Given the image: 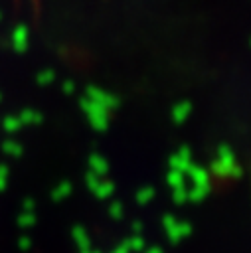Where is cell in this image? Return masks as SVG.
<instances>
[{
  "label": "cell",
  "mask_w": 251,
  "mask_h": 253,
  "mask_svg": "<svg viewBox=\"0 0 251 253\" xmlns=\"http://www.w3.org/2000/svg\"><path fill=\"white\" fill-rule=\"evenodd\" d=\"M209 174L217 178H239L241 176V166L235 160L233 150L227 144H219L215 150V158L209 164Z\"/></svg>",
  "instance_id": "1"
},
{
  "label": "cell",
  "mask_w": 251,
  "mask_h": 253,
  "mask_svg": "<svg viewBox=\"0 0 251 253\" xmlns=\"http://www.w3.org/2000/svg\"><path fill=\"white\" fill-rule=\"evenodd\" d=\"M162 225H164V231L168 233V237H170L172 243H178V241H182L184 237H188L192 233V225L188 221L176 219L172 215H166L162 219Z\"/></svg>",
  "instance_id": "2"
},
{
  "label": "cell",
  "mask_w": 251,
  "mask_h": 253,
  "mask_svg": "<svg viewBox=\"0 0 251 253\" xmlns=\"http://www.w3.org/2000/svg\"><path fill=\"white\" fill-rule=\"evenodd\" d=\"M81 105H83V109H85V115H87L89 123H91L95 128H105V126H107L109 111H107L105 107H101V105H97V103H93V101H89V99H85Z\"/></svg>",
  "instance_id": "3"
},
{
  "label": "cell",
  "mask_w": 251,
  "mask_h": 253,
  "mask_svg": "<svg viewBox=\"0 0 251 253\" xmlns=\"http://www.w3.org/2000/svg\"><path fill=\"white\" fill-rule=\"evenodd\" d=\"M170 170H178V172H184L186 174V170L192 166V152H190V148H186V146H182L178 152H174L172 156H170Z\"/></svg>",
  "instance_id": "4"
},
{
  "label": "cell",
  "mask_w": 251,
  "mask_h": 253,
  "mask_svg": "<svg viewBox=\"0 0 251 253\" xmlns=\"http://www.w3.org/2000/svg\"><path fill=\"white\" fill-rule=\"evenodd\" d=\"M186 176L190 178L192 186H211V174H209V170L204 168V166L192 164V166L186 170Z\"/></svg>",
  "instance_id": "5"
},
{
  "label": "cell",
  "mask_w": 251,
  "mask_h": 253,
  "mask_svg": "<svg viewBox=\"0 0 251 253\" xmlns=\"http://www.w3.org/2000/svg\"><path fill=\"white\" fill-rule=\"evenodd\" d=\"M190 113H192V105H190L188 101H180V103H176L174 109H172V121H174L176 125H182V123L188 121Z\"/></svg>",
  "instance_id": "6"
},
{
  "label": "cell",
  "mask_w": 251,
  "mask_h": 253,
  "mask_svg": "<svg viewBox=\"0 0 251 253\" xmlns=\"http://www.w3.org/2000/svg\"><path fill=\"white\" fill-rule=\"evenodd\" d=\"M211 186H190L188 188V202H202L209 194Z\"/></svg>",
  "instance_id": "7"
},
{
  "label": "cell",
  "mask_w": 251,
  "mask_h": 253,
  "mask_svg": "<svg viewBox=\"0 0 251 253\" xmlns=\"http://www.w3.org/2000/svg\"><path fill=\"white\" fill-rule=\"evenodd\" d=\"M89 172L105 178V174H107V162L101 156H91L89 158Z\"/></svg>",
  "instance_id": "8"
},
{
  "label": "cell",
  "mask_w": 251,
  "mask_h": 253,
  "mask_svg": "<svg viewBox=\"0 0 251 253\" xmlns=\"http://www.w3.org/2000/svg\"><path fill=\"white\" fill-rule=\"evenodd\" d=\"M12 45L16 47V49H26V45H28V32H26V28H16V32H14V36H12Z\"/></svg>",
  "instance_id": "9"
},
{
  "label": "cell",
  "mask_w": 251,
  "mask_h": 253,
  "mask_svg": "<svg viewBox=\"0 0 251 253\" xmlns=\"http://www.w3.org/2000/svg\"><path fill=\"white\" fill-rule=\"evenodd\" d=\"M166 182L168 186L174 190V188H180V186H186V174L184 172H178V170H170L166 174Z\"/></svg>",
  "instance_id": "10"
},
{
  "label": "cell",
  "mask_w": 251,
  "mask_h": 253,
  "mask_svg": "<svg viewBox=\"0 0 251 253\" xmlns=\"http://www.w3.org/2000/svg\"><path fill=\"white\" fill-rule=\"evenodd\" d=\"M73 237H75V243L79 245L81 251H87L89 249V237H87V231L83 227H75L73 229Z\"/></svg>",
  "instance_id": "11"
},
{
  "label": "cell",
  "mask_w": 251,
  "mask_h": 253,
  "mask_svg": "<svg viewBox=\"0 0 251 253\" xmlns=\"http://www.w3.org/2000/svg\"><path fill=\"white\" fill-rule=\"evenodd\" d=\"M125 247H126L128 253H140V251L144 249V239H142L140 235H134L132 239H128V241L125 243Z\"/></svg>",
  "instance_id": "12"
},
{
  "label": "cell",
  "mask_w": 251,
  "mask_h": 253,
  "mask_svg": "<svg viewBox=\"0 0 251 253\" xmlns=\"http://www.w3.org/2000/svg\"><path fill=\"white\" fill-rule=\"evenodd\" d=\"M93 192H95L99 198H107V196H111V194H113V184H111V182H107L105 178H101V182L97 184V188H95Z\"/></svg>",
  "instance_id": "13"
},
{
  "label": "cell",
  "mask_w": 251,
  "mask_h": 253,
  "mask_svg": "<svg viewBox=\"0 0 251 253\" xmlns=\"http://www.w3.org/2000/svg\"><path fill=\"white\" fill-rule=\"evenodd\" d=\"M172 198H174V202L176 204H184V202H188V188L186 186H180V188H174L172 190Z\"/></svg>",
  "instance_id": "14"
},
{
  "label": "cell",
  "mask_w": 251,
  "mask_h": 253,
  "mask_svg": "<svg viewBox=\"0 0 251 253\" xmlns=\"http://www.w3.org/2000/svg\"><path fill=\"white\" fill-rule=\"evenodd\" d=\"M152 198H154V190H152V188H142V190L136 194L138 204H148Z\"/></svg>",
  "instance_id": "15"
},
{
  "label": "cell",
  "mask_w": 251,
  "mask_h": 253,
  "mask_svg": "<svg viewBox=\"0 0 251 253\" xmlns=\"http://www.w3.org/2000/svg\"><path fill=\"white\" fill-rule=\"evenodd\" d=\"M71 192V184H67V182H63V184H59L57 188H55V192H53V198H57V200H61V198H65L67 194Z\"/></svg>",
  "instance_id": "16"
},
{
  "label": "cell",
  "mask_w": 251,
  "mask_h": 253,
  "mask_svg": "<svg viewBox=\"0 0 251 253\" xmlns=\"http://www.w3.org/2000/svg\"><path fill=\"white\" fill-rule=\"evenodd\" d=\"M20 126H22V123H20L18 117H8V119L4 121V128L10 130V132H12V130H18Z\"/></svg>",
  "instance_id": "17"
},
{
  "label": "cell",
  "mask_w": 251,
  "mask_h": 253,
  "mask_svg": "<svg viewBox=\"0 0 251 253\" xmlns=\"http://www.w3.org/2000/svg\"><path fill=\"white\" fill-rule=\"evenodd\" d=\"M51 79H55V73H53V71H45V73H40V75H38V81L43 83V85L49 83Z\"/></svg>",
  "instance_id": "18"
},
{
  "label": "cell",
  "mask_w": 251,
  "mask_h": 253,
  "mask_svg": "<svg viewBox=\"0 0 251 253\" xmlns=\"http://www.w3.org/2000/svg\"><path fill=\"white\" fill-rule=\"evenodd\" d=\"M8 184V168L0 166V190H4Z\"/></svg>",
  "instance_id": "19"
},
{
  "label": "cell",
  "mask_w": 251,
  "mask_h": 253,
  "mask_svg": "<svg viewBox=\"0 0 251 253\" xmlns=\"http://www.w3.org/2000/svg\"><path fill=\"white\" fill-rule=\"evenodd\" d=\"M6 152H10V154H14V156H18V154L22 152V148H20L18 144H14V140H10V142L6 144Z\"/></svg>",
  "instance_id": "20"
},
{
  "label": "cell",
  "mask_w": 251,
  "mask_h": 253,
  "mask_svg": "<svg viewBox=\"0 0 251 253\" xmlns=\"http://www.w3.org/2000/svg\"><path fill=\"white\" fill-rule=\"evenodd\" d=\"M111 213L117 217V215H121L123 213V208H121V204H113V210H111Z\"/></svg>",
  "instance_id": "21"
},
{
  "label": "cell",
  "mask_w": 251,
  "mask_h": 253,
  "mask_svg": "<svg viewBox=\"0 0 251 253\" xmlns=\"http://www.w3.org/2000/svg\"><path fill=\"white\" fill-rule=\"evenodd\" d=\"M144 253H162V249H158V247H152V249H148V251H144Z\"/></svg>",
  "instance_id": "22"
},
{
  "label": "cell",
  "mask_w": 251,
  "mask_h": 253,
  "mask_svg": "<svg viewBox=\"0 0 251 253\" xmlns=\"http://www.w3.org/2000/svg\"><path fill=\"white\" fill-rule=\"evenodd\" d=\"M81 253H97V251H89V249H87V251H81Z\"/></svg>",
  "instance_id": "23"
},
{
  "label": "cell",
  "mask_w": 251,
  "mask_h": 253,
  "mask_svg": "<svg viewBox=\"0 0 251 253\" xmlns=\"http://www.w3.org/2000/svg\"><path fill=\"white\" fill-rule=\"evenodd\" d=\"M249 45H251V38H249Z\"/></svg>",
  "instance_id": "24"
}]
</instances>
